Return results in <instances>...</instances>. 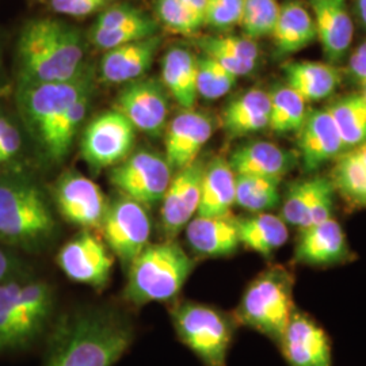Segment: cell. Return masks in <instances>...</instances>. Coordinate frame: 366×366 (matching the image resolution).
<instances>
[{"instance_id":"6da1fadb","label":"cell","mask_w":366,"mask_h":366,"mask_svg":"<svg viewBox=\"0 0 366 366\" xmlns=\"http://www.w3.org/2000/svg\"><path fill=\"white\" fill-rule=\"evenodd\" d=\"M134 328L124 316L90 310L53 330L44 366H114L131 349Z\"/></svg>"},{"instance_id":"7a4b0ae2","label":"cell","mask_w":366,"mask_h":366,"mask_svg":"<svg viewBox=\"0 0 366 366\" xmlns=\"http://www.w3.org/2000/svg\"><path fill=\"white\" fill-rule=\"evenodd\" d=\"M22 81L56 83L84 71V44L78 29L56 19L29 22L18 39Z\"/></svg>"},{"instance_id":"3957f363","label":"cell","mask_w":366,"mask_h":366,"mask_svg":"<svg viewBox=\"0 0 366 366\" xmlns=\"http://www.w3.org/2000/svg\"><path fill=\"white\" fill-rule=\"evenodd\" d=\"M53 304L42 280L18 274L0 282V355L31 347L49 326Z\"/></svg>"},{"instance_id":"277c9868","label":"cell","mask_w":366,"mask_h":366,"mask_svg":"<svg viewBox=\"0 0 366 366\" xmlns=\"http://www.w3.org/2000/svg\"><path fill=\"white\" fill-rule=\"evenodd\" d=\"M56 234L48 199L33 183L0 181V244L39 249Z\"/></svg>"},{"instance_id":"5b68a950","label":"cell","mask_w":366,"mask_h":366,"mask_svg":"<svg viewBox=\"0 0 366 366\" xmlns=\"http://www.w3.org/2000/svg\"><path fill=\"white\" fill-rule=\"evenodd\" d=\"M194 270V261L174 240L148 244L128 266L125 297L134 305L174 299Z\"/></svg>"},{"instance_id":"8992f818","label":"cell","mask_w":366,"mask_h":366,"mask_svg":"<svg viewBox=\"0 0 366 366\" xmlns=\"http://www.w3.org/2000/svg\"><path fill=\"white\" fill-rule=\"evenodd\" d=\"M295 277L284 266H270L257 275L244 290L234 319L278 345L295 314Z\"/></svg>"},{"instance_id":"52a82bcc","label":"cell","mask_w":366,"mask_h":366,"mask_svg":"<svg viewBox=\"0 0 366 366\" xmlns=\"http://www.w3.org/2000/svg\"><path fill=\"white\" fill-rule=\"evenodd\" d=\"M177 338L202 366H227L235 338L236 322L207 304L183 301L171 310Z\"/></svg>"},{"instance_id":"ba28073f","label":"cell","mask_w":366,"mask_h":366,"mask_svg":"<svg viewBox=\"0 0 366 366\" xmlns=\"http://www.w3.org/2000/svg\"><path fill=\"white\" fill-rule=\"evenodd\" d=\"M92 69L84 68L78 78L56 83L21 81L18 106L29 131L39 147L49 137L66 109L83 94L92 92Z\"/></svg>"},{"instance_id":"9c48e42d","label":"cell","mask_w":366,"mask_h":366,"mask_svg":"<svg viewBox=\"0 0 366 366\" xmlns=\"http://www.w3.org/2000/svg\"><path fill=\"white\" fill-rule=\"evenodd\" d=\"M109 179L121 196L147 208L162 202L172 179V169L166 157L143 149L114 166Z\"/></svg>"},{"instance_id":"30bf717a","label":"cell","mask_w":366,"mask_h":366,"mask_svg":"<svg viewBox=\"0 0 366 366\" xmlns=\"http://www.w3.org/2000/svg\"><path fill=\"white\" fill-rule=\"evenodd\" d=\"M99 231L113 255L128 267L149 244L151 216L144 205L119 196L109 202Z\"/></svg>"},{"instance_id":"8fae6325","label":"cell","mask_w":366,"mask_h":366,"mask_svg":"<svg viewBox=\"0 0 366 366\" xmlns=\"http://www.w3.org/2000/svg\"><path fill=\"white\" fill-rule=\"evenodd\" d=\"M134 140V127L114 109L87 125L81 139V157L94 170L113 169L131 155Z\"/></svg>"},{"instance_id":"7c38bea8","label":"cell","mask_w":366,"mask_h":366,"mask_svg":"<svg viewBox=\"0 0 366 366\" xmlns=\"http://www.w3.org/2000/svg\"><path fill=\"white\" fill-rule=\"evenodd\" d=\"M56 262L69 280L101 289L109 282L114 255L101 236L84 229L64 244Z\"/></svg>"},{"instance_id":"4fadbf2b","label":"cell","mask_w":366,"mask_h":366,"mask_svg":"<svg viewBox=\"0 0 366 366\" xmlns=\"http://www.w3.org/2000/svg\"><path fill=\"white\" fill-rule=\"evenodd\" d=\"M53 199L66 222L84 229H99L109 205L97 183L74 171L66 172L56 182Z\"/></svg>"},{"instance_id":"5bb4252c","label":"cell","mask_w":366,"mask_h":366,"mask_svg":"<svg viewBox=\"0 0 366 366\" xmlns=\"http://www.w3.org/2000/svg\"><path fill=\"white\" fill-rule=\"evenodd\" d=\"M335 189L328 177L314 175L292 183L281 201V219L299 229L332 217Z\"/></svg>"},{"instance_id":"9a60e30c","label":"cell","mask_w":366,"mask_h":366,"mask_svg":"<svg viewBox=\"0 0 366 366\" xmlns=\"http://www.w3.org/2000/svg\"><path fill=\"white\" fill-rule=\"evenodd\" d=\"M116 110L131 122L136 131L159 136L167 122V92L154 79L134 80L127 83L118 92Z\"/></svg>"},{"instance_id":"2e32d148","label":"cell","mask_w":366,"mask_h":366,"mask_svg":"<svg viewBox=\"0 0 366 366\" xmlns=\"http://www.w3.org/2000/svg\"><path fill=\"white\" fill-rule=\"evenodd\" d=\"M205 163L196 160L193 164L177 171L162 199L160 225L166 240H174L186 225L197 216Z\"/></svg>"},{"instance_id":"e0dca14e","label":"cell","mask_w":366,"mask_h":366,"mask_svg":"<svg viewBox=\"0 0 366 366\" xmlns=\"http://www.w3.org/2000/svg\"><path fill=\"white\" fill-rule=\"evenodd\" d=\"M278 347L288 366H332V345L326 330L297 310Z\"/></svg>"},{"instance_id":"ac0fdd59","label":"cell","mask_w":366,"mask_h":366,"mask_svg":"<svg viewBox=\"0 0 366 366\" xmlns=\"http://www.w3.org/2000/svg\"><path fill=\"white\" fill-rule=\"evenodd\" d=\"M297 157L302 169L315 172L346 151L338 127L327 107L308 110L297 132Z\"/></svg>"},{"instance_id":"d6986e66","label":"cell","mask_w":366,"mask_h":366,"mask_svg":"<svg viewBox=\"0 0 366 366\" xmlns=\"http://www.w3.org/2000/svg\"><path fill=\"white\" fill-rule=\"evenodd\" d=\"M213 131V119L194 109L172 118L164 136V157L171 169L182 170L198 160Z\"/></svg>"},{"instance_id":"ffe728a7","label":"cell","mask_w":366,"mask_h":366,"mask_svg":"<svg viewBox=\"0 0 366 366\" xmlns=\"http://www.w3.org/2000/svg\"><path fill=\"white\" fill-rule=\"evenodd\" d=\"M352 257L346 235L334 217L300 229L295 247V259L308 266H334Z\"/></svg>"},{"instance_id":"44dd1931","label":"cell","mask_w":366,"mask_h":366,"mask_svg":"<svg viewBox=\"0 0 366 366\" xmlns=\"http://www.w3.org/2000/svg\"><path fill=\"white\" fill-rule=\"evenodd\" d=\"M316 39L331 64L340 63L353 44V19L345 0H310Z\"/></svg>"},{"instance_id":"7402d4cb","label":"cell","mask_w":366,"mask_h":366,"mask_svg":"<svg viewBox=\"0 0 366 366\" xmlns=\"http://www.w3.org/2000/svg\"><path fill=\"white\" fill-rule=\"evenodd\" d=\"M297 162V154L269 142L242 145L228 159L236 175L261 177L280 182L295 169Z\"/></svg>"},{"instance_id":"603a6c76","label":"cell","mask_w":366,"mask_h":366,"mask_svg":"<svg viewBox=\"0 0 366 366\" xmlns=\"http://www.w3.org/2000/svg\"><path fill=\"white\" fill-rule=\"evenodd\" d=\"M160 42V36L155 34L106 51L99 66L101 78L112 84H127L139 80L152 66Z\"/></svg>"},{"instance_id":"cb8c5ba5","label":"cell","mask_w":366,"mask_h":366,"mask_svg":"<svg viewBox=\"0 0 366 366\" xmlns=\"http://www.w3.org/2000/svg\"><path fill=\"white\" fill-rule=\"evenodd\" d=\"M184 231L189 246L201 257H229L234 255L240 246L237 222L234 216H196L186 225Z\"/></svg>"},{"instance_id":"d4e9b609","label":"cell","mask_w":366,"mask_h":366,"mask_svg":"<svg viewBox=\"0 0 366 366\" xmlns=\"http://www.w3.org/2000/svg\"><path fill=\"white\" fill-rule=\"evenodd\" d=\"M282 69L287 86L307 104L320 102L340 87V71L331 63L299 60L287 63Z\"/></svg>"},{"instance_id":"484cf974","label":"cell","mask_w":366,"mask_h":366,"mask_svg":"<svg viewBox=\"0 0 366 366\" xmlns=\"http://www.w3.org/2000/svg\"><path fill=\"white\" fill-rule=\"evenodd\" d=\"M236 174L228 159L214 157L205 164L197 216L228 217L235 205Z\"/></svg>"},{"instance_id":"4316f807","label":"cell","mask_w":366,"mask_h":366,"mask_svg":"<svg viewBox=\"0 0 366 366\" xmlns=\"http://www.w3.org/2000/svg\"><path fill=\"white\" fill-rule=\"evenodd\" d=\"M272 39L278 57H287L304 51L316 41L312 13L300 1H285L281 4Z\"/></svg>"},{"instance_id":"83f0119b","label":"cell","mask_w":366,"mask_h":366,"mask_svg":"<svg viewBox=\"0 0 366 366\" xmlns=\"http://www.w3.org/2000/svg\"><path fill=\"white\" fill-rule=\"evenodd\" d=\"M270 94L251 89L231 101L222 113L224 129L231 137H246L269 129Z\"/></svg>"},{"instance_id":"f1b7e54d","label":"cell","mask_w":366,"mask_h":366,"mask_svg":"<svg viewBox=\"0 0 366 366\" xmlns=\"http://www.w3.org/2000/svg\"><path fill=\"white\" fill-rule=\"evenodd\" d=\"M197 59L184 48H172L162 61V84L183 110L194 109L198 98Z\"/></svg>"},{"instance_id":"f546056e","label":"cell","mask_w":366,"mask_h":366,"mask_svg":"<svg viewBox=\"0 0 366 366\" xmlns=\"http://www.w3.org/2000/svg\"><path fill=\"white\" fill-rule=\"evenodd\" d=\"M328 178L350 208H366V143L340 154Z\"/></svg>"},{"instance_id":"4dcf8cb0","label":"cell","mask_w":366,"mask_h":366,"mask_svg":"<svg viewBox=\"0 0 366 366\" xmlns=\"http://www.w3.org/2000/svg\"><path fill=\"white\" fill-rule=\"evenodd\" d=\"M239 242L246 249L270 257L288 242V224L272 213H255L236 219Z\"/></svg>"},{"instance_id":"1f68e13d","label":"cell","mask_w":366,"mask_h":366,"mask_svg":"<svg viewBox=\"0 0 366 366\" xmlns=\"http://www.w3.org/2000/svg\"><path fill=\"white\" fill-rule=\"evenodd\" d=\"M92 97V92H86L69 106L53 128L49 137L41 145L42 152L49 160L61 162L68 155L78 134L79 128L87 116Z\"/></svg>"},{"instance_id":"d6a6232c","label":"cell","mask_w":366,"mask_h":366,"mask_svg":"<svg viewBox=\"0 0 366 366\" xmlns=\"http://www.w3.org/2000/svg\"><path fill=\"white\" fill-rule=\"evenodd\" d=\"M346 149L366 143V99L362 94H349L327 107Z\"/></svg>"},{"instance_id":"836d02e7","label":"cell","mask_w":366,"mask_h":366,"mask_svg":"<svg viewBox=\"0 0 366 366\" xmlns=\"http://www.w3.org/2000/svg\"><path fill=\"white\" fill-rule=\"evenodd\" d=\"M307 114V102L287 84L270 92L269 129L275 134L297 133Z\"/></svg>"},{"instance_id":"e575fe53","label":"cell","mask_w":366,"mask_h":366,"mask_svg":"<svg viewBox=\"0 0 366 366\" xmlns=\"http://www.w3.org/2000/svg\"><path fill=\"white\" fill-rule=\"evenodd\" d=\"M280 183L261 177L236 175L235 205L252 214L267 213L281 205Z\"/></svg>"},{"instance_id":"d590c367","label":"cell","mask_w":366,"mask_h":366,"mask_svg":"<svg viewBox=\"0 0 366 366\" xmlns=\"http://www.w3.org/2000/svg\"><path fill=\"white\" fill-rule=\"evenodd\" d=\"M278 0H244L240 25L243 36L257 39L272 37L280 15Z\"/></svg>"},{"instance_id":"8d00e7d4","label":"cell","mask_w":366,"mask_h":366,"mask_svg":"<svg viewBox=\"0 0 366 366\" xmlns=\"http://www.w3.org/2000/svg\"><path fill=\"white\" fill-rule=\"evenodd\" d=\"M197 64L198 97L207 101H216L234 89L237 78L208 54L198 57Z\"/></svg>"},{"instance_id":"74e56055","label":"cell","mask_w":366,"mask_h":366,"mask_svg":"<svg viewBox=\"0 0 366 366\" xmlns=\"http://www.w3.org/2000/svg\"><path fill=\"white\" fill-rule=\"evenodd\" d=\"M157 22L144 15L143 18L114 29H92V42L102 51H110L122 45L152 37L157 34Z\"/></svg>"},{"instance_id":"f35d334b","label":"cell","mask_w":366,"mask_h":366,"mask_svg":"<svg viewBox=\"0 0 366 366\" xmlns=\"http://www.w3.org/2000/svg\"><path fill=\"white\" fill-rule=\"evenodd\" d=\"M159 22L172 33L192 36L204 26V18L192 11L181 0H157Z\"/></svg>"},{"instance_id":"ab89813d","label":"cell","mask_w":366,"mask_h":366,"mask_svg":"<svg viewBox=\"0 0 366 366\" xmlns=\"http://www.w3.org/2000/svg\"><path fill=\"white\" fill-rule=\"evenodd\" d=\"M197 45L202 53L220 51L257 63L261 56L257 41L247 39L246 36H208L198 39Z\"/></svg>"},{"instance_id":"60d3db41","label":"cell","mask_w":366,"mask_h":366,"mask_svg":"<svg viewBox=\"0 0 366 366\" xmlns=\"http://www.w3.org/2000/svg\"><path fill=\"white\" fill-rule=\"evenodd\" d=\"M243 7L244 0H209L204 15V25L217 30L239 26Z\"/></svg>"},{"instance_id":"b9f144b4","label":"cell","mask_w":366,"mask_h":366,"mask_svg":"<svg viewBox=\"0 0 366 366\" xmlns=\"http://www.w3.org/2000/svg\"><path fill=\"white\" fill-rule=\"evenodd\" d=\"M145 14L139 11L137 9L132 7L129 4H121L114 6L112 9H107L101 14L95 22L92 29H114V27L124 26L132 24L140 18H143Z\"/></svg>"},{"instance_id":"7bdbcfd3","label":"cell","mask_w":366,"mask_h":366,"mask_svg":"<svg viewBox=\"0 0 366 366\" xmlns=\"http://www.w3.org/2000/svg\"><path fill=\"white\" fill-rule=\"evenodd\" d=\"M110 0H51L56 13L68 16H87L109 4Z\"/></svg>"},{"instance_id":"ee69618b","label":"cell","mask_w":366,"mask_h":366,"mask_svg":"<svg viewBox=\"0 0 366 366\" xmlns=\"http://www.w3.org/2000/svg\"><path fill=\"white\" fill-rule=\"evenodd\" d=\"M22 145L21 133L9 121L6 128L0 133V164L10 162L18 155Z\"/></svg>"},{"instance_id":"f6af8a7d","label":"cell","mask_w":366,"mask_h":366,"mask_svg":"<svg viewBox=\"0 0 366 366\" xmlns=\"http://www.w3.org/2000/svg\"><path fill=\"white\" fill-rule=\"evenodd\" d=\"M349 74L362 89L366 87V41L350 56Z\"/></svg>"},{"instance_id":"bcb514c9","label":"cell","mask_w":366,"mask_h":366,"mask_svg":"<svg viewBox=\"0 0 366 366\" xmlns=\"http://www.w3.org/2000/svg\"><path fill=\"white\" fill-rule=\"evenodd\" d=\"M21 263L18 258L4 246L0 244V282L19 274Z\"/></svg>"},{"instance_id":"7dc6e473","label":"cell","mask_w":366,"mask_h":366,"mask_svg":"<svg viewBox=\"0 0 366 366\" xmlns=\"http://www.w3.org/2000/svg\"><path fill=\"white\" fill-rule=\"evenodd\" d=\"M184 6H187L192 11L198 14L199 16L204 18L205 15V10H207V6H208V1L209 0H181Z\"/></svg>"},{"instance_id":"c3c4849f","label":"cell","mask_w":366,"mask_h":366,"mask_svg":"<svg viewBox=\"0 0 366 366\" xmlns=\"http://www.w3.org/2000/svg\"><path fill=\"white\" fill-rule=\"evenodd\" d=\"M357 10L362 25L366 27V0H357Z\"/></svg>"},{"instance_id":"681fc988","label":"cell","mask_w":366,"mask_h":366,"mask_svg":"<svg viewBox=\"0 0 366 366\" xmlns=\"http://www.w3.org/2000/svg\"><path fill=\"white\" fill-rule=\"evenodd\" d=\"M7 122H9V119H6V118L4 117H0V133H1V132H3V129L6 128Z\"/></svg>"},{"instance_id":"f907efd6","label":"cell","mask_w":366,"mask_h":366,"mask_svg":"<svg viewBox=\"0 0 366 366\" xmlns=\"http://www.w3.org/2000/svg\"><path fill=\"white\" fill-rule=\"evenodd\" d=\"M361 94L364 95V98H365L366 99V87H364V89H362V92H361Z\"/></svg>"}]
</instances>
